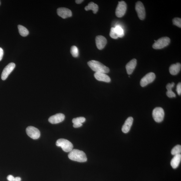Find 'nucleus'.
<instances>
[{"label": "nucleus", "mask_w": 181, "mask_h": 181, "mask_svg": "<svg viewBox=\"0 0 181 181\" xmlns=\"http://www.w3.org/2000/svg\"><path fill=\"white\" fill-rule=\"evenodd\" d=\"M68 157L71 160L80 162H85L87 160L85 153L78 149L71 151L68 155Z\"/></svg>", "instance_id": "f257e3e1"}, {"label": "nucleus", "mask_w": 181, "mask_h": 181, "mask_svg": "<svg viewBox=\"0 0 181 181\" xmlns=\"http://www.w3.org/2000/svg\"><path fill=\"white\" fill-rule=\"evenodd\" d=\"M88 65L90 68L96 73H108L109 68L102 63L96 60H92L88 62Z\"/></svg>", "instance_id": "f03ea898"}, {"label": "nucleus", "mask_w": 181, "mask_h": 181, "mask_svg": "<svg viewBox=\"0 0 181 181\" xmlns=\"http://www.w3.org/2000/svg\"><path fill=\"white\" fill-rule=\"evenodd\" d=\"M56 145L57 146L61 147L62 150L66 152H70L73 148V145L70 141L64 139L57 140Z\"/></svg>", "instance_id": "7ed1b4c3"}, {"label": "nucleus", "mask_w": 181, "mask_h": 181, "mask_svg": "<svg viewBox=\"0 0 181 181\" xmlns=\"http://www.w3.org/2000/svg\"><path fill=\"white\" fill-rule=\"evenodd\" d=\"M171 42V40L168 37H162L155 42L153 45V48L155 49H161L168 46Z\"/></svg>", "instance_id": "20e7f679"}, {"label": "nucleus", "mask_w": 181, "mask_h": 181, "mask_svg": "<svg viewBox=\"0 0 181 181\" xmlns=\"http://www.w3.org/2000/svg\"><path fill=\"white\" fill-rule=\"evenodd\" d=\"M153 118L157 122H161L163 120L164 112L162 108L158 107L153 110L152 112Z\"/></svg>", "instance_id": "39448f33"}, {"label": "nucleus", "mask_w": 181, "mask_h": 181, "mask_svg": "<svg viewBox=\"0 0 181 181\" xmlns=\"http://www.w3.org/2000/svg\"><path fill=\"white\" fill-rule=\"evenodd\" d=\"M26 132L27 135L33 139H37L40 136V133L39 130L32 126H29L27 127Z\"/></svg>", "instance_id": "423d86ee"}, {"label": "nucleus", "mask_w": 181, "mask_h": 181, "mask_svg": "<svg viewBox=\"0 0 181 181\" xmlns=\"http://www.w3.org/2000/svg\"><path fill=\"white\" fill-rule=\"evenodd\" d=\"M127 9V4L124 1L119 2L116 11V16L118 18L122 17L125 15Z\"/></svg>", "instance_id": "0eeeda50"}, {"label": "nucleus", "mask_w": 181, "mask_h": 181, "mask_svg": "<svg viewBox=\"0 0 181 181\" xmlns=\"http://www.w3.org/2000/svg\"><path fill=\"white\" fill-rule=\"evenodd\" d=\"M156 76L154 73L151 72L148 73L141 79L140 81L141 86L144 87L152 82L155 80Z\"/></svg>", "instance_id": "6e6552de"}, {"label": "nucleus", "mask_w": 181, "mask_h": 181, "mask_svg": "<svg viewBox=\"0 0 181 181\" xmlns=\"http://www.w3.org/2000/svg\"><path fill=\"white\" fill-rule=\"evenodd\" d=\"M15 67V64L13 62L10 63L5 67L1 73V78L2 80H5L7 78Z\"/></svg>", "instance_id": "1a4fd4ad"}, {"label": "nucleus", "mask_w": 181, "mask_h": 181, "mask_svg": "<svg viewBox=\"0 0 181 181\" xmlns=\"http://www.w3.org/2000/svg\"><path fill=\"white\" fill-rule=\"evenodd\" d=\"M135 9L139 18L142 20H144L146 13L144 5L141 2L139 1L136 3Z\"/></svg>", "instance_id": "9d476101"}, {"label": "nucleus", "mask_w": 181, "mask_h": 181, "mask_svg": "<svg viewBox=\"0 0 181 181\" xmlns=\"http://www.w3.org/2000/svg\"><path fill=\"white\" fill-rule=\"evenodd\" d=\"M57 12L60 17L63 19L70 17L72 16V11L69 9L65 7H60L57 9Z\"/></svg>", "instance_id": "9b49d317"}, {"label": "nucleus", "mask_w": 181, "mask_h": 181, "mask_svg": "<svg viewBox=\"0 0 181 181\" xmlns=\"http://www.w3.org/2000/svg\"><path fill=\"white\" fill-rule=\"evenodd\" d=\"M65 119L64 114L58 113L53 115L49 118L48 121L51 124H55L62 122Z\"/></svg>", "instance_id": "f8f14e48"}, {"label": "nucleus", "mask_w": 181, "mask_h": 181, "mask_svg": "<svg viewBox=\"0 0 181 181\" xmlns=\"http://www.w3.org/2000/svg\"><path fill=\"white\" fill-rule=\"evenodd\" d=\"M107 43L106 38L102 36H98L96 38V45L99 50H102L105 48Z\"/></svg>", "instance_id": "ddd939ff"}, {"label": "nucleus", "mask_w": 181, "mask_h": 181, "mask_svg": "<svg viewBox=\"0 0 181 181\" xmlns=\"http://www.w3.org/2000/svg\"><path fill=\"white\" fill-rule=\"evenodd\" d=\"M133 120V118L130 117L125 120L122 128V131L123 133H127L129 131L132 125Z\"/></svg>", "instance_id": "4468645a"}, {"label": "nucleus", "mask_w": 181, "mask_h": 181, "mask_svg": "<svg viewBox=\"0 0 181 181\" xmlns=\"http://www.w3.org/2000/svg\"><path fill=\"white\" fill-rule=\"evenodd\" d=\"M94 77L97 80L109 83L111 81V79L109 76L102 73H95L94 75Z\"/></svg>", "instance_id": "2eb2a0df"}, {"label": "nucleus", "mask_w": 181, "mask_h": 181, "mask_svg": "<svg viewBox=\"0 0 181 181\" xmlns=\"http://www.w3.org/2000/svg\"><path fill=\"white\" fill-rule=\"evenodd\" d=\"M137 60L133 59L128 62L126 65V69L128 75H131L133 73L136 66Z\"/></svg>", "instance_id": "dca6fc26"}, {"label": "nucleus", "mask_w": 181, "mask_h": 181, "mask_svg": "<svg viewBox=\"0 0 181 181\" xmlns=\"http://www.w3.org/2000/svg\"><path fill=\"white\" fill-rule=\"evenodd\" d=\"M181 65L180 63L173 64L170 66L169 70L170 73L172 75H175L179 73L181 70Z\"/></svg>", "instance_id": "f3484780"}, {"label": "nucleus", "mask_w": 181, "mask_h": 181, "mask_svg": "<svg viewBox=\"0 0 181 181\" xmlns=\"http://www.w3.org/2000/svg\"><path fill=\"white\" fill-rule=\"evenodd\" d=\"M181 160V154L174 156L171 161V165L174 169H176L179 166Z\"/></svg>", "instance_id": "a211bd4d"}, {"label": "nucleus", "mask_w": 181, "mask_h": 181, "mask_svg": "<svg viewBox=\"0 0 181 181\" xmlns=\"http://www.w3.org/2000/svg\"><path fill=\"white\" fill-rule=\"evenodd\" d=\"M98 9V5L92 2H90L88 5L85 8V10L87 11L92 10L94 14L97 13Z\"/></svg>", "instance_id": "6ab92c4d"}, {"label": "nucleus", "mask_w": 181, "mask_h": 181, "mask_svg": "<svg viewBox=\"0 0 181 181\" xmlns=\"http://www.w3.org/2000/svg\"><path fill=\"white\" fill-rule=\"evenodd\" d=\"M19 32L22 36L26 37L29 34V32L25 27L21 25L18 26Z\"/></svg>", "instance_id": "aec40b11"}, {"label": "nucleus", "mask_w": 181, "mask_h": 181, "mask_svg": "<svg viewBox=\"0 0 181 181\" xmlns=\"http://www.w3.org/2000/svg\"><path fill=\"white\" fill-rule=\"evenodd\" d=\"M114 28L118 37L122 38L124 36V30L119 25H117L114 27Z\"/></svg>", "instance_id": "412c9836"}, {"label": "nucleus", "mask_w": 181, "mask_h": 181, "mask_svg": "<svg viewBox=\"0 0 181 181\" xmlns=\"http://www.w3.org/2000/svg\"><path fill=\"white\" fill-rule=\"evenodd\" d=\"M181 153V146L180 145H177L175 146L171 150L172 155H175L180 154Z\"/></svg>", "instance_id": "4be33fe9"}, {"label": "nucleus", "mask_w": 181, "mask_h": 181, "mask_svg": "<svg viewBox=\"0 0 181 181\" xmlns=\"http://www.w3.org/2000/svg\"><path fill=\"white\" fill-rule=\"evenodd\" d=\"M70 53L74 57H77L79 55L78 48L76 46H73L70 49Z\"/></svg>", "instance_id": "5701e85b"}, {"label": "nucleus", "mask_w": 181, "mask_h": 181, "mask_svg": "<svg viewBox=\"0 0 181 181\" xmlns=\"http://www.w3.org/2000/svg\"><path fill=\"white\" fill-rule=\"evenodd\" d=\"M86 121V119L83 117L75 118L73 119L72 122L73 124L76 123H83Z\"/></svg>", "instance_id": "b1692460"}, {"label": "nucleus", "mask_w": 181, "mask_h": 181, "mask_svg": "<svg viewBox=\"0 0 181 181\" xmlns=\"http://www.w3.org/2000/svg\"><path fill=\"white\" fill-rule=\"evenodd\" d=\"M110 36L111 38L114 39H116L118 38V36L115 31L114 27H112L111 30V32L110 33Z\"/></svg>", "instance_id": "393cba45"}, {"label": "nucleus", "mask_w": 181, "mask_h": 181, "mask_svg": "<svg viewBox=\"0 0 181 181\" xmlns=\"http://www.w3.org/2000/svg\"><path fill=\"white\" fill-rule=\"evenodd\" d=\"M173 23L174 25L181 28V19L179 18H176L173 20Z\"/></svg>", "instance_id": "a878e982"}, {"label": "nucleus", "mask_w": 181, "mask_h": 181, "mask_svg": "<svg viewBox=\"0 0 181 181\" xmlns=\"http://www.w3.org/2000/svg\"><path fill=\"white\" fill-rule=\"evenodd\" d=\"M166 95L169 98L175 97H176V95L172 91V90H167L166 92Z\"/></svg>", "instance_id": "bb28decb"}, {"label": "nucleus", "mask_w": 181, "mask_h": 181, "mask_svg": "<svg viewBox=\"0 0 181 181\" xmlns=\"http://www.w3.org/2000/svg\"><path fill=\"white\" fill-rule=\"evenodd\" d=\"M175 84L174 82H172L171 83H168L167 85L166 88L167 90H172V89L174 86Z\"/></svg>", "instance_id": "cd10ccee"}, {"label": "nucleus", "mask_w": 181, "mask_h": 181, "mask_svg": "<svg viewBox=\"0 0 181 181\" xmlns=\"http://www.w3.org/2000/svg\"><path fill=\"white\" fill-rule=\"evenodd\" d=\"M177 94L179 95H180L181 94V83H179L177 85Z\"/></svg>", "instance_id": "c85d7f7f"}, {"label": "nucleus", "mask_w": 181, "mask_h": 181, "mask_svg": "<svg viewBox=\"0 0 181 181\" xmlns=\"http://www.w3.org/2000/svg\"><path fill=\"white\" fill-rule=\"evenodd\" d=\"M7 179L9 181H15V178L13 175H10L7 177Z\"/></svg>", "instance_id": "c756f323"}, {"label": "nucleus", "mask_w": 181, "mask_h": 181, "mask_svg": "<svg viewBox=\"0 0 181 181\" xmlns=\"http://www.w3.org/2000/svg\"><path fill=\"white\" fill-rule=\"evenodd\" d=\"M4 50H3V49L0 47V61L2 60V59L3 56H4Z\"/></svg>", "instance_id": "7c9ffc66"}, {"label": "nucleus", "mask_w": 181, "mask_h": 181, "mask_svg": "<svg viewBox=\"0 0 181 181\" xmlns=\"http://www.w3.org/2000/svg\"><path fill=\"white\" fill-rule=\"evenodd\" d=\"M82 125H83L82 123H74L73 125V127L75 128H78L82 127Z\"/></svg>", "instance_id": "2f4dec72"}, {"label": "nucleus", "mask_w": 181, "mask_h": 181, "mask_svg": "<svg viewBox=\"0 0 181 181\" xmlns=\"http://www.w3.org/2000/svg\"><path fill=\"white\" fill-rule=\"evenodd\" d=\"M84 1L83 0H76L75 1L76 3L77 4H81L82 2H83Z\"/></svg>", "instance_id": "473e14b6"}, {"label": "nucleus", "mask_w": 181, "mask_h": 181, "mask_svg": "<svg viewBox=\"0 0 181 181\" xmlns=\"http://www.w3.org/2000/svg\"><path fill=\"white\" fill-rule=\"evenodd\" d=\"M21 178L19 177H16L15 178V181H21Z\"/></svg>", "instance_id": "72a5a7b5"}, {"label": "nucleus", "mask_w": 181, "mask_h": 181, "mask_svg": "<svg viewBox=\"0 0 181 181\" xmlns=\"http://www.w3.org/2000/svg\"><path fill=\"white\" fill-rule=\"evenodd\" d=\"M1 1H0V5H1Z\"/></svg>", "instance_id": "f704fd0d"}]
</instances>
